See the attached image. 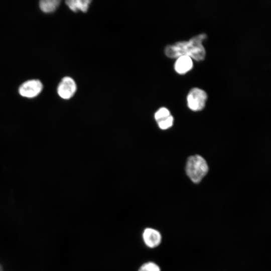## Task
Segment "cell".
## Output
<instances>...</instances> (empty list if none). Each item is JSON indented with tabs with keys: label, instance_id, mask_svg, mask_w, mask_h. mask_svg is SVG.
I'll use <instances>...</instances> for the list:
<instances>
[{
	"label": "cell",
	"instance_id": "obj_12",
	"mask_svg": "<svg viewBox=\"0 0 271 271\" xmlns=\"http://www.w3.org/2000/svg\"><path fill=\"white\" fill-rule=\"evenodd\" d=\"M173 117L170 115L168 117L157 122L159 127L162 129H166L170 127L173 123Z\"/></svg>",
	"mask_w": 271,
	"mask_h": 271
},
{
	"label": "cell",
	"instance_id": "obj_8",
	"mask_svg": "<svg viewBox=\"0 0 271 271\" xmlns=\"http://www.w3.org/2000/svg\"><path fill=\"white\" fill-rule=\"evenodd\" d=\"M91 1L90 0H68L65 2L66 5L73 12L81 11L86 13L89 9Z\"/></svg>",
	"mask_w": 271,
	"mask_h": 271
},
{
	"label": "cell",
	"instance_id": "obj_7",
	"mask_svg": "<svg viewBox=\"0 0 271 271\" xmlns=\"http://www.w3.org/2000/svg\"><path fill=\"white\" fill-rule=\"evenodd\" d=\"M193 66V62L191 57L183 55L178 57L174 68L177 72L184 74L190 70Z\"/></svg>",
	"mask_w": 271,
	"mask_h": 271
},
{
	"label": "cell",
	"instance_id": "obj_2",
	"mask_svg": "<svg viewBox=\"0 0 271 271\" xmlns=\"http://www.w3.org/2000/svg\"><path fill=\"white\" fill-rule=\"evenodd\" d=\"M186 171L192 182L198 183L207 174L208 166L203 158L199 155H195L188 159Z\"/></svg>",
	"mask_w": 271,
	"mask_h": 271
},
{
	"label": "cell",
	"instance_id": "obj_10",
	"mask_svg": "<svg viewBox=\"0 0 271 271\" xmlns=\"http://www.w3.org/2000/svg\"><path fill=\"white\" fill-rule=\"evenodd\" d=\"M138 271H161V269L157 263L150 261L142 264Z\"/></svg>",
	"mask_w": 271,
	"mask_h": 271
},
{
	"label": "cell",
	"instance_id": "obj_9",
	"mask_svg": "<svg viewBox=\"0 0 271 271\" xmlns=\"http://www.w3.org/2000/svg\"><path fill=\"white\" fill-rule=\"evenodd\" d=\"M59 0H42L39 2L40 9L44 13H51L60 5Z\"/></svg>",
	"mask_w": 271,
	"mask_h": 271
},
{
	"label": "cell",
	"instance_id": "obj_11",
	"mask_svg": "<svg viewBox=\"0 0 271 271\" xmlns=\"http://www.w3.org/2000/svg\"><path fill=\"white\" fill-rule=\"evenodd\" d=\"M171 115L170 111L166 107L159 108L155 114V118L157 122L161 121Z\"/></svg>",
	"mask_w": 271,
	"mask_h": 271
},
{
	"label": "cell",
	"instance_id": "obj_5",
	"mask_svg": "<svg viewBox=\"0 0 271 271\" xmlns=\"http://www.w3.org/2000/svg\"><path fill=\"white\" fill-rule=\"evenodd\" d=\"M77 90V85L75 80L71 77H63L58 84L57 93L59 96L64 99H69L75 94Z\"/></svg>",
	"mask_w": 271,
	"mask_h": 271
},
{
	"label": "cell",
	"instance_id": "obj_4",
	"mask_svg": "<svg viewBox=\"0 0 271 271\" xmlns=\"http://www.w3.org/2000/svg\"><path fill=\"white\" fill-rule=\"evenodd\" d=\"M43 89L41 82L37 79L28 80L19 88L20 94L25 97L33 98L38 95Z\"/></svg>",
	"mask_w": 271,
	"mask_h": 271
},
{
	"label": "cell",
	"instance_id": "obj_6",
	"mask_svg": "<svg viewBox=\"0 0 271 271\" xmlns=\"http://www.w3.org/2000/svg\"><path fill=\"white\" fill-rule=\"evenodd\" d=\"M142 238L148 247L155 248L161 243L162 235L158 230L152 227H147L143 231Z\"/></svg>",
	"mask_w": 271,
	"mask_h": 271
},
{
	"label": "cell",
	"instance_id": "obj_1",
	"mask_svg": "<svg viewBox=\"0 0 271 271\" xmlns=\"http://www.w3.org/2000/svg\"><path fill=\"white\" fill-rule=\"evenodd\" d=\"M206 37V34L201 33L193 36L188 41H178L167 45L165 49V53L170 58L186 55L197 61L202 60L206 53L202 42Z\"/></svg>",
	"mask_w": 271,
	"mask_h": 271
},
{
	"label": "cell",
	"instance_id": "obj_3",
	"mask_svg": "<svg viewBox=\"0 0 271 271\" xmlns=\"http://www.w3.org/2000/svg\"><path fill=\"white\" fill-rule=\"evenodd\" d=\"M207 95L206 92L199 88H192L187 95V104L193 111H199L205 106Z\"/></svg>",
	"mask_w": 271,
	"mask_h": 271
}]
</instances>
